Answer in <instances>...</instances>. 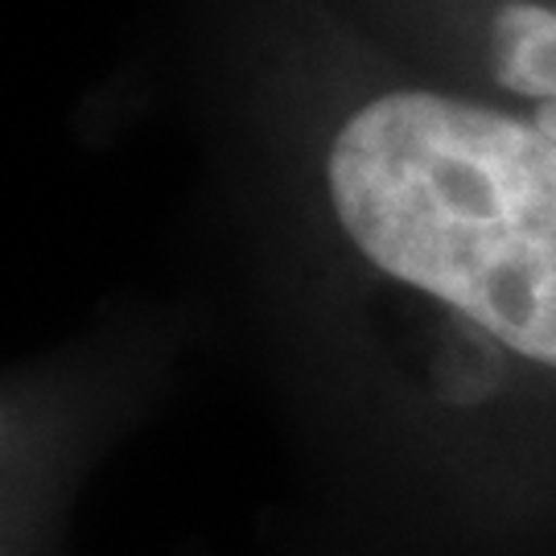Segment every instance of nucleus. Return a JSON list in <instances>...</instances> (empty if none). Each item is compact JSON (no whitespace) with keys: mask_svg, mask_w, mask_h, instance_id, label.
<instances>
[{"mask_svg":"<svg viewBox=\"0 0 556 556\" xmlns=\"http://www.w3.org/2000/svg\"><path fill=\"white\" fill-rule=\"evenodd\" d=\"M321 190L376 273L556 367V144L532 119L425 87L379 91L330 132Z\"/></svg>","mask_w":556,"mask_h":556,"instance_id":"nucleus-1","label":"nucleus"},{"mask_svg":"<svg viewBox=\"0 0 556 556\" xmlns=\"http://www.w3.org/2000/svg\"><path fill=\"white\" fill-rule=\"evenodd\" d=\"M491 75L523 100H556V13L536 0H511L491 17Z\"/></svg>","mask_w":556,"mask_h":556,"instance_id":"nucleus-2","label":"nucleus"},{"mask_svg":"<svg viewBox=\"0 0 556 556\" xmlns=\"http://www.w3.org/2000/svg\"><path fill=\"white\" fill-rule=\"evenodd\" d=\"M532 124H536L540 132H544V137H548L556 144V100L536 103V116H532Z\"/></svg>","mask_w":556,"mask_h":556,"instance_id":"nucleus-3","label":"nucleus"}]
</instances>
